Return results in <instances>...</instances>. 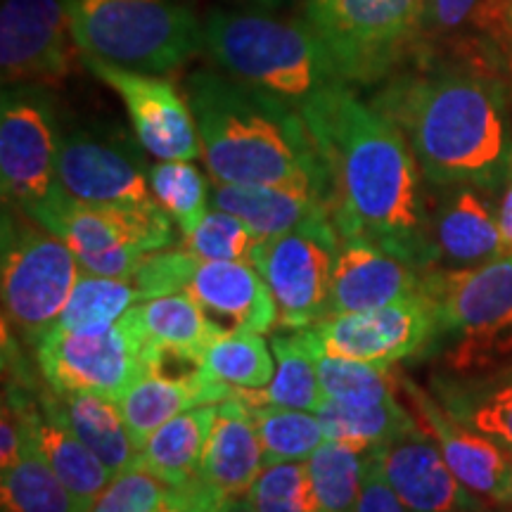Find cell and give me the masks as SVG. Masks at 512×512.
Here are the masks:
<instances>
[{"mask_svg":"<svg viewBox=\"0 0 512 512\" xmlns=\"http://www.w3.org/2000/svg\"><path fill=\"white\" fill-rule=\"evenodd\" d=\"M299 112L328 171L339 238L370 240L422 273L434 271L422 171L399 126L349 83L325 88Z\"/></svg>","mask_w":512,"mask_h":512,"instance_id":"1","label":"cell"},{"mask_svg":"<svg viewBox=\"0 0 512 512\" xmlns=\"http://www.w3.org/2000/svg\"><path fill=\"white\" fill-rule=\"evenodd\" d=\"M373 105L406 136L427 183L494 192L508 181L510 98L491 67L460 57L425 60L384 81Z\"/></svg>","mask_w":512,"mask_h":512,"instance_id":"2","label":"cell"},{"mask_svg":"<svg viewBox=\"0 0 512 512\" xmlns=\"http://www.w3.org/2000/svg\"><path fill=\"white\" fill-rule=\"evenodd\" d=\"M183 93L211 181L302 188L330 204L328 171L297 107L221 69L192 72Z\"/></svg>","mask_w":512,"mask_h":512,"instance_id":"3","label":"cell"},{"mask_svg":"<svg viewBox=\"0 0 512 512\" xmlns=\"http://www.w3.org/2000/svg\"><path fill=\"white\" fill-rule=\"evenodd\" d=\"M434 337L425 356L444 380H472L512 363V254L460 271H430Z\"/></svg>","mask_w":512,"mask_h":512,"instance_id":"4","label":"cell"},{"mask_svg":"<svg viewBox=\"0 0 512 512\" xmlns=\"http://www.w3.org/2000/svg\"><path fill=\"white\" fill-rule=\"evenodd\" d=\"M202 27L204 50L221 72L252 83L297 110L325 88L347 83L306 22L264 12L211 10Z\"/></svg>","mask_w":512,"mask_h":512,"instance_id":"5","label":"cell"},{"mask_svg":"<svg viewBox=\"0 0 512 512\" xmlns=\"http://www.w3.org/2000/svg\"><path fill=\"white\" fill-rule=\"evenodd\" d=\"M79 57L169 74L204 50V27L183 0H67Z\"/></svg>","mask_w":512,"mask_h":512,"instance_id":"6","label":"cell"},{"mask_svg":"<svg viewBox=\"0 0 512 512\" xmlns=\"http://www.w3.org/2000/svg\"><path fill=\"white\" fill-rule=\"evenodd\" d=\"M304 22L349 86H375L418 53L425 0H304Z\"/></svg>","mask_w":512,"mask_h":512,"instance_id":"7","label":"cell"},{"mask_svg":"<svg viewBox=\"0 0 512 512\" xmlns=\"http://www.w3.org/2000/svg\"><path fill=\"white\" fill-rule=\"evenodd\" d=\"M81 273L79 259L67 242L31 219L27 211L3 204V323H8L24 344L36 347L53 330Z\"/></svg>","mask_w":512,"mask_h":512,"instance_id":"8","label":"cell"},{"mask_svg":"<svg viewBox=\"0 0 512 512\" xmlns=\"http://www.w3.org/2000/svg\"><path fill=\"white\" fill-rule=\"evenodd\" d=\"M27 214L67 242L83 273L102 278H128L147 254L176 245L174 221L162 207H98L60 188Z\"/></svg>","mask_w":512,"mask_h":512,"instance_id":"9","label":"cell"},{"mask_svg":"<svg viewBox=\"0 0 512 512\" xmlns=\"http://www.w3.org/2000/svg\"><path fill=\"white\" fill-rule=\"evenodd\" d=\"M34 354L38 373L55 392H91L119 401L147 366V337L138 306L112 328L48 332Z\"/></svg>","mask_w":512,"mask_h":512,"instance_id":"10","label":"cell"},{"mask_svg":"<svg viewBox=\"0 0 512 512\" xmlns=\"http://www.w3.org/2000/svg\"><path fill=\"white\" fill-rule=\"evenodd\" d=\"M337 247L339 233L332 216L256 245L252 266L273 294L280 330H309L330 316Z\"/></svg>","mask_w":512,"mask_h":512,"instance_id":"11","label":"cell"},{"mask_svg":"<svg viewBox=\"0 0 512 512\" xmlns=\"http://www.w3.org/2000/svg\"><path fill=\"white\" fill-rule=\"evenodd\" d=\"M62 126L48 86H3L0 185L3 204L31 211L60 190Z\"/></svg>","mask_w":512,"mask_h":512,"instance_id":"12","label":"cell"},{"mask_svg":"<svg viewBox=\"0 0 512 512\" xmlns=\"http://www.w3.org/2000/svg\"><path fill=\"white\" fill-rule=\"evenodd\" d=\"M57 183L69 197L86 204L159 209L143 145L119 131L93 126L62 131Z\"/></svg>","mask_w":512,"mask_h":512,"instance_id":"13","label":"cell"},{"mask_svg":"<svg viewBox=\"0 0 512 512\" xmlns=\"http://www.w3.org/2000/svg\"><path fill=\"white\" fill-rule=\"evenodd\" d=\"M309 332L325 354L394 366L427 354L434 337V302L430 294L422 292L380 309L335 313Z\"/></svg>","mask_w":512,"mask_h":512,"instance_id":"14","label":"cell"},{"mask_svg":"<svg viewBox=\"0 0 512 512\" xmlns=\"http://www.w3.org/2000/svg\"><path fill=\"white\" fill-rule=\"evenodd\" d=\"M76 53L67 0H0L3 86H60Z\"/></svg>","mask_w":512,"mask_h":512,"instance_id":"15","label":"cell"},{"mask_svg":"<svg viewBox=\"0 0 512 512\" xmlns=\"http://www.w3.org/2000/svg\"><path fill=\"white\" fill-rule=\"evenodd\" d=\"M79 60L88 72L119 95L136 140L147 155L157 157L159 162H176V159L192 162L202 157L200 133L188 98L169 79H164L162 74L117 67L95 57H79Z\"/></svg>","mask_w":512,"mask_h":512,"instance_id":"16","label":"cell"},{"mask_svg":"<svg viewBox=\"0 0 512 512\" xmlns=\"http://www.w3.org/2000/svg\"><path fill=\"white\" fill-rule=\"evenodd\" d=\"M401 392L408 396L415 418L439 446L446 465L467 491L482 501L512 503V451L486 434L460 422L437 396L399 375Z\"/></svg>","mask_w":512,"mask_h":512,"instance_id":"17","label":"cell"},{"mask_svg":"<svg viewBox=\"0 0 512 512\" xmlns=\"http://www.w3.org/2000/svg\"><path fill=\"white\" fill-rule=\"evenodd\" d=\"M375 458L384 479L413 512H479V498L453 475L420 422L377 448Z\"/></svg>","mask_w":512,"mask_h":512,"instance_id":"18","label":"cell"},{"mask_svg":"<svg viewBox=\"0 0 512 512\" xmlns=\"http://www.w3.org/2000/svg\"><path fill=\"white\" fill-rule=\"evenodd\" d=\"M185 292L195 299L219 337L233 332L268 335L278 328V306L252 264L197 261Z\"/></svg>","mask_w":512,"mask_h":512,"instance_id":"19","label":"cell"},{"mask_svg":"<svg viewBox=\"0 0 512 512\" xmlns=\"http://www.w3.org/2000/svg\"><path fill=\"white\" fill-rule=\"evenodd\" d=\"M425 275L363 238H339L330 287V316L389 306L425 292Z\"/></svg>","mask_w":512,"mask_h":512,"instance_id":"20","label":"cell"},{"mask_svg":"<svg viewBox=\"0 0 512 512\" xmlns=\"http://www.w3.org/2000/svg\"><path fill=\"white\" fill-rule=\"evenodd\" d=\"M430 209V247L434 271H460L482 266L505 252L496 207L486 190L472 185L444 188Z\"/></svg>","mask_w":512,"mask_h":512,"instance_id":"21","label":"cell"},{"mask_svg":"<svg viewBox=\"0 0 512 512\" xmlns=\"http://www.w3.org/2000/svg\"><path fill=\"white\" fill-rule=\"evenodd\" d=\"M425 38L460 60L494 67L512 53V0H425Z\"/></svg>","mask_w":512,"mask_h":512,"instance_id":"22","label":"cell"},{"mask_svg":"<svg viewBox=\"0 0 512 512\" xmlns=\"http://www.w3.org/2000/svg\"><path fill=\"white\" fill-rule=\"evenodd\" d=\"M31 439L62 484L86 508H91L95 498L112 482V472L76 437L72 425L64 418L60 396L48 382L38 387L31 406Z\"/></svg>","mask_w":512,"mask_h":512,"instance_id":"23","label":"cell"},{"mask_svg":"<svg viewBox=\"0 0 512 512\" xmlns=\"http://www.w3.org/2000/svg\"><path fill=\"white\" fill-rule=\"evenodd\" d=\"M264 446L252 408L238 396L219 403V418L202 456L200 479L226 498H240L264 470Z\"/></svg>","mask_w":512,"mask_h":512,"instance_id":"24","label":"cell"},{"mask_svg":"<svg viewBox=\"0 0 512 512\" xmlns=\"http://www.w3.org/2000/svg\"><path fill=\"white\" fill-rule=\"evenodd\" d=\"M233 396V389L228 384L216 382L214 377L204 373L188 377H166L155 373H143L124 396L117 401L124 422L136 441L138 453L152 432L159 430L164 422H169L176 415L204 403H221Z\"/></svg>","mask_w":512,"mask_h":512,"instance_id":"25","label":"cell"},{"mask_svg":"<svg viewBox=\"0 0 512 512\" xmlns=\"http://www.w3.org/2000/svg\"><path fill=\"white\" fill-rule=\"evenodd\" d=\"M211 207L238 216L261 238L290 233L323 216H332L325 197L302 188L280 185H211Z\"/></svg>","mask_w":512,"mask_h":512,"instance_id":"26","label":"cell"},{"mask_svg":"<svg viewBox=\"0 0 512 512\" xmlns=\"http://www.w3.org/2000/svg\"><path fill=\"white\" fill-rule=\"evenodd\" d=\"M275 356L273 380L264 389H235L249 408L280 406L294 411L316 413L325 401L323 384H320L316 344L309 330H283L271 337Z\"/></svg>","mask_w":512,"mask_h":512,"instance_id":"27","label":"cell"},{"mask_svg":"<svg viewBox=\"0 0 512 512\" xmlns=\"http://www.w3.org/2000/svg\"><path fill=\"white\" fill-rule=\"evenodd\" d=\"M219 418V403H204L185 411L147 437L140 446L138 465L174 489L200 479L202 456Z\"/></svg>","mask_w":512,"mask_h":512,"instance_id":"28","label":"cell"},{"mask_svg":"<svg viewBox=\"0 0 512 512\" xmlns=\"http://www.w3.org/2000/svg\"><path fill=\"white\" fill-rule=\"evenodd\" d=\"M434 389L460 422L512 451V363L472 380L437 377Z\"/></svg>","mask_w":512,"mask_h":512,"instance_id":"29","label":"cell"},{"mask_svg":"<svg viewBox=\"0 0 512 512\" xmlns=\"http://www.w3.org/2000/svg\"><path fill=\"white\" fill-rule=\"evenodd\" d=\"M72 430L114 475L138 465V446L117 401L91 392H55Z\"/></svg>","mask_w":512,"mask_h":512,"instance_id":"30","label":"cell"},{"mask_svg":"<svg viewBox=\"0 0 512 512\" xmlns=\"http://www.w3.org/2000/svg\"><path fill=\"white\" fill-rule=\"evenodd\" d=\"M36 401V399H34ZM34 406V403H31ZM0 510L3 512H88L62 479L55 475L53 467L38 453L31 439V411L29 434L24 441L22 456L15 465L0 475Z\"/></svg>","mask_w":512,"mask_h":512,"instance_id":"31","label":"cell"},{"mask_svg":"<svg viewBox=\"0 0 512 512\" xmlns=\"http://www.w3.org/2000/svg\"><path fill=\"white\" fill-rule=\"evenodd\" d=\"M147 344L157 351L202 358L216 332L188 292L164 294L138 304Z\"/></svg>","mask_w":512,"mask_h":512,"instance_id":"32","label":"cell"},{"mask_svg":"<svg viewBox=\"0 0 512 512\" xmlns=\"http://www.w3.org/2000/svg\"><path fill=\"white\" fill-rule=\"evenodd\" d=\"M147 302L136 280L81 273L72 297L55 320V332H98L112 328L128 311ZM50 330V332H53Z\"/></svg>","mask_w":512,"mask_h":512,"instance_id":"33","label":"cell"},{"mask_svg":"<svg viewBox=\"0 0 512 512\" xmlns=\"http://www.w3.org/2000/svg\"><path fill=\"white\" fill-rule=\"evenodd\" d=\"M316 415L323 422L328 439L342 441L361 451H377L401 432L418 425L415 413L408 411L399 399L375 403V406H349V403L325 399Z\"/></svg>","mask_w":512,"mask_h":512,"instance_id":"34","label":"cell"},{"mask_svg":"<svg viewBox=\"0 0 512 512\" xmlns=\"http://www.w3.org/2000/svg\"><path fill=\"white\" fill-rule=\"evenodd\" d=\"M370 453L328 439L306 458L316 512H354Z\"/></svg>","mask_w":512,"mask_h":512,"instance_id":"35","label":"cell"},{"mask_svg":"<svg viewBox=\"0 0 512 512\" xmlns=\"http://www.w3.org/2000/svg\"><path fill=\"white\" fill-rule=\"evenodd\" d=\"M316 358L325 399L349 403V406H375V403L399 399L401 382L394 366H375V363L330 356L320 351L318 344Z\"/></svg>","mask_w":512,"mask_h":512,"instance_id":"36","label":"cell"},{"mask_svg":"<svg viewBox=\"0 0 512 512\" xmlns=\"http://www.w3.org/2000/svg\"><path fill=\"white\" fill-rule=\"evenodd\" d=\"M271 342L254 332L221 335L204 351L202 368L216 382L230 389H264L273 380L275 363Z\"/></svg>","mask_w":512,"mask_h":512,"instance_id":"37","label":"cell"},{"mask_svg":"<svg viewBox=\"0 0 512 512\" xmlns=\"http://www.w3.org/2000/svg\"><path fill=\"white\" fill-rule=\"evenodd\" d=\"M150 188L159 207L181 230V238L195 230L211 207V188L207 176L185 159L152 164Z\"/></svg>","mask_w":512,"mask_h":512,"instance_id":"38","label":"cell"},{"mask_svg":"<svg viewBox=\"0 0 512 512\" xmlns=\"http://www.w3.org/2000/svg\"><path fill=\"white\" fill-rule=\"evenodd\" d=\"M266 463L306 460L328 441L323 422L311 411L280 406L252 408Z\"/></svg>","mask_w":512,"mask_h":512,"instance_id":"39","label":"cell"},{"mask_svg":"<svg viewBox=\"0 0 512 512\" xmlns=\"http://www.w3.org/2000/svg\"><path fill=\"white\" fill-rule=\"evenodd\" d=\"M264 240L245 221L228 211L209 207L195 230L181 238V247L200 261H240L252 264L254 249Z\"/></svg>","mask_w":512,"mask_h":512,"instance_id":"40","label":"cell"},{"mask_svg":"<svg viewBox=\"0 0 512 512\" xmlns=\"http://www.w3.org/2000/svg\"><path fill=\"white\" fill-rule=\"evenodd\" d=\"M245 498L256 512H316L306 460L266 463Z\"/></svg>","mask_w":512,"mask_h":512,"instance_id":"41","label":"cell"},{"mask_svg":"<svg viewBox=\"0 0 512 512\" xmlns=\"http://www.w3.org/2000/svg\"><path fill=\"white\" fill-rule=\"evenodd\" d=\"M174 496V486L147 472L143 465H133L112 477L88 512H162Z\"/></svg>","mask_w":512,"mask_h":512,"instance_id":"42","label":"cell"},{"mask_svg":"<svg viewBox=\"0 0 512 512\" xmlns=\"http://www.w3.org/2000/svg\"><path fill=\"white\" fill-rule=\"evenodd\" d=\"M354 512H413L401 501L399 494L384 479L375 451L368 456L366 472H363L361 496H358Z\"/></svg>","mask_w":512,"mask_h":512,"instance_id":"43","label":"cell"},{"mask_svg":"<svg viewBox=\"0 0 512 512\" xmlns=\"http://www.w3.org/2000/svg\"><path fill=\"white\" fill-rule=\"evenodd\" d=\"M228 501L230 498L221 496L202 479H195L192 484L176 489L174 501L162 512H228Z\"/></svg>","mask_w":512,"mask_h":512,"instance_id":"44","label":"cell"},{"mask_svg":"<svg viewBox=\"0 0 512 512\" xmlns=\"http://www.w3.org/2000/svg\"><path fill=\"white\" fill-rule=\"evenodd\" d=\"M498 214V228H501L503 242H505V252L512 254V169L508 181L503 185V197L496 207Z\"/></svg>","mask_w":512,"mask_h":512,"instance_id":"45","label":"cell"},{"mask_svg":"<svg viewBox=\"0 0 512 512\" xmlns=\"http://www.w3.org/2000/svg\"><path fill=\"white\" fill-rule=\"evenodd\" d=\"M228 512H256V510L252 508V503H249L245 496H240V498H230Z\"/></svg>","mask_w":512,"mask_h":512,"instance_id":"46","label":"cell"},{"mask_svg":"<svg viewBox=\"0 0 512 512\" xmlns=\"http://www.w3.org/2000/svg\"><path fill=\"white\" fill-rule=\"evenodd\" d=\"M254 3L259 5V8H264V10H275V8H280L285 0H254Z\"/></svg>","mask_w":512,"mask_h":512,"instance_id":"47","label":"cell"}]
</instances>
